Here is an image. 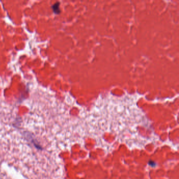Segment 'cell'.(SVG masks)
I'll list each match as a JSON object with an SVG mask.
<instances>
[{
  "label": "cell",
  "instance_id": "1",
  "mask_svg": "<svg viewBox=\"0 0 179 179\" xmlns=\"http://www.w3.org/2000/svg\"><path fill=\"white\" fill-rule=\"evenodd\" d=\"M58 6H59V3H58V4H55V5H54V6H53V10H54V12H55L56 13V10H58Z\"/></svg>",
  "mask_w": 179,
  "mask_h": 179
}]
</instances>
